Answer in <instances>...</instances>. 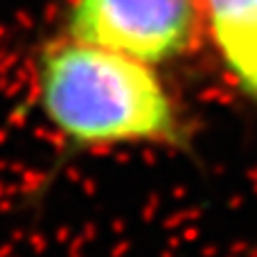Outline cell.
<instances>
[{
  "mask_svg": "<svg viewBox=\"0 0 257 257\" xmlns=\"http://www.w3.org/2000/svg\"><path fill=\"white\" fill-rule=\"evenodd\" d=\"M203 30L199 0H72L68 36L151 66L194 48Z\"/></svg>",
  "mask_w": 257,
  "mask_h": 257,
  "instance_id": "obj_2",
  "label": "cell"
},
{
  "mask_svg": "<svg viewBox=\"0 0 257 257\" xmlns=\"http://www.w3.org/2000/svg\"><path fill=\"white\" fill-rule=\"evenodd\" d=\"M36 99L72 151L185 147V124L154 66L72 36L36 57Z\"/></svg>",
  "mask_w": 257,
  "mask_h": 257,
  "instance_id": "obj_1",
  "label": "cell"
},
{
  "mask_svg": "<svg viewBox=\"0 0 257 257\" xmlns=\"http://www.w3.org/2000/svg\"><path fill=\"white\" fill-rule=\"evenodd\" d=\"M203 30L232 84L257 104V0H199Z\"/></svg>",
  "mask_w": 257,
  "mask_h": 257,
  "instance_id": "obj_3",
  "label": "cell"
}]
</instances>
